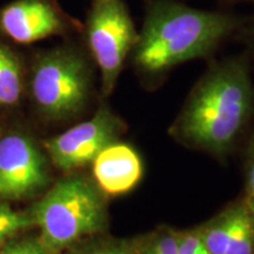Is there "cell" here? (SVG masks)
<instances>
[{
    "label": "cell",
    "mask_w": 254,
    "mask_h": 254,
    "mask_svg": "<svg viewBox=\"0 0 254 254\" xmlns=\"http://www.w3.org/2000/svg\"><path fill=\"white\" fill-rule=\"evenodd\" d=\"M81 254H140L138 240L107 239L88 249Z\"/></svg>",
    "instance_id": "cell-14"
},
{
    "label": "cell",
    "mask_w": 254,
    "mask_h": 254,
    "mask_svg": "<svg viewBox=\"0 0 254 254\" xmlns=\"http://www.w3.org/2000/svg\"><path fill=\"white\" fill-rule=\"evenodd\" d=\"M140 254H178V231L160 227L142 240H138Z\"/></svg>",
    "instance_id": "cell-12"
},
{
    "label": "cell",
    "mask_w": 254,
    "mask_h": 254,
    "mask_svg": "<svg viewBox=\"0 0 254 254\" xmlns=\"http://www.w3.org/2000/svg\"><path fill=\"white\" fill-rule=\"evenodd\" d=\"M32 222L40 230V244L57 253L107 227V206L99 187L82 177L60 180L33 207Z\"/></svg>",
    "instance_id": "cell-3"
},
{
    "label": "cell",
    "mask_w": 254,
    "mask_h": 254,
    "mask_svg": "<svg viewBox=\"0 0 254 254\" xmlns=\"http://www.w3.org/2000/svg\"><path fill=\"white\" fill-rule=\"evenodd\" d=\"M243 201L254 214V135L250 142L245 168V196Z\"/></svg>",
    "instance_id": "cell-16"
},
{
    "label": "cell",
    "mask_w": 254,
    "mask_h": 254,
    "mask_svg": "<svg viewBox=\"0 0 254 254\" xmlns=\"http://www.w3.org/2000/svg\"><path fill=\"white\" fill-rule=\"evenodd\" d=\"M78 26L57 0H15L0 11L1 31L20 44L62 36Z\"/></svg>",
    "instance_id": "cell-7"
},
{
    "label": "cell",
    "mask_w": 254,
    "mask_h": 254,
    "mask_svg": "<svg viewBox=\"0 0 254 254\" xmlns=\"http://www.w3.org/2000/svg\"><path fill=\"white\" fill-rule=\"evenodd\" d=\"M219 1L226 5H234V4L254 5V0H219Z\"/></svg>",
    "instance_id": "cell-18"
},
{
    "label": "cell",
    "mask_w": 254,
    "mask_h": 254,
    "mask_svg": "<svg viewBox=\"0 0 254 254\" xmlns=\"http://www.w3.org/2000/svg\"><path fill=\"white\" fill-rule=\"evenodd\" d=\"M178 254H211L200 237L199 230L178 231Z\"/></svg>",
    "instance_id": "cell-15"
},
{
    "label": "cell",
    "mask_w": 254,
    "mask_h": 254,
    "mask_svg": "<svg viewBox=\"0 0 254 254\" xmlns=\"http://www.w3.org/2000/svg\"><path fill=\"white\" fill-rule=\"evenodd\" d=\"M92 73L85 57L71 46H59L37 58L31 80L32 97L47 118H72L86 106Z\"/></svg>",
    "instance_id": "cell-4"
},
{
    "label": "cell",
    "mask_w": 254,
    "mask_h": 254,
    "mask_svg": "<svg viewBox=\"0 0 254 254\" xmlns=\"http://www.w3.org/2000/svg\"><path fill=\"white\" fill-rule=\"evenodd\" d=\"M122 129L118 117L103 106L91 119L50 139L46 148L53 164L69 172L93 163L105 147L118 141Z\"/></svg>",
    "instance_id": "cell-6"
},
{
    "label": "cell",
    "mask_w": 254,
    "mask_h": 254,
    "mask_svg": "<svg viewBox=\"0 0 254 254\" xmlns=\"http://www.w3.org/2000/svg\"><path fill=\"white\" fill-rule=\"evenodd\" d=\"M240 26V18L231 12L195 8L179 0H145L129 58L142 79L157 80L182 64L213 55Z\"/></svg>",
    "instance_id": "cell-1"
},
{
    "label": "cell",
    "mask_w": 254,
    "mask_h": 254,
    "mask_svg": "<svg viewBox=\"0 0 254 254\" xmlns=\"http://www.w3.org/2000/svg\"><path fill=\"white\" fill-rule=\"evenodd\" d=\"M47 182L46 161L31 139L12 134L0 140V196L24 198Z\"/></svg>",
    "instance_id": "cell-8"
},
{
    "label": "cell",
    "mask_w": 254,
    "mask_h": 254,
    "mask_svg": "<svg viewBox=\"0 0 254 254\" xmlns=\"http://www.w3.org/2000/svg\"><path fill=\"white\" fill-rule=\"evenodd\" d=\"M254 111V84L244 58L214 63L190 90L172 134L182 144L224 157Z\"/></svg>",
    "instance_id": "cell-2"
},
{
    "label": "cell",
    "mask_w": 254,
    "mask_h": 254,
    "mask_svg": "<svg viewBox=\"0 0 254 254\" xmlns=\"http://www.w3.org/2000/svg\"><path fill=\"white\" fill-rule=\"evenodd\" d=\"M1 254H47L39 240H24L8 245Z\"/></svg>",
    "instance_id": "cell-17"
},
{
    "label": "cell",
    "mask_w": 254,
    "mask_h": 254,
    "mask_svg": "<svg viewBox=\"0 0 254 254\" xmlns=\"http://www.w3.org/2000/svg\"><path fill=\"white\" fill-rule=\"evenodd\" d=\"M33 224L31 217L18 213L7 205H0V246L18 231Z\"/></svg>",
    "instance_id": "cell-13"
},
{
    "label": "cell",
    "mask_w": 254,
    "mask_h": 254,
    "mask_svg": "<svg viewBox=\"0 0 254 254\" xmlns=\"http://www.w3.org/2000/svg\"><path fill=\"white\" fill-rule=\"evenodd\" d=\"M85 34L100 71L101 92L109 97L138 40L139 31L125 0H91Z\"/></svg>",
    "instance_id": "cell-5"
},
{
    "label": "cell",
    "mask_w": 254,
    "mask_h": 254,
    "mask_svg": "<svg viewBox=\"0 0 254 254\" xmlns=\"http://www.w3.org/2000/svg\"><path fill=\"white\" fill-rule=\"evenodd\" d=\"M251 38H252V40H253V45H254V19H253L252 26H251Z\"/></svg>",
    "instance_id": "cell-19"
},
{
    "label": "cell",
    "mask_w": 254,
    "mask_h": 254,
    "mask_svg": "<svg viewBox=\"0 0 254 254\" xmlns=\"http://www.w3.org/2000/svg\"><path fill=\"white\" fill-rule=\"evenodd\" d=\"M92 164L95 185L106 195L131 192L144 176L140 155L125 142L116 141L105 147Z\"/></svg>",
    "instance_id": "cell-10"
},
{
    "label": "cell",
    "mask_w": 254,
    "mask_h": 254,
    "mask_svg": "<svg viewBox=\"0 0 254 254\" xmlns=\"http://www.w3.org/2000/svg\"><path fill=\"white\" fill-rule=\"evenodd\" d=\"M21 88L20 64L14 53L0 43V104L14 105L20 98Z\"/></svg>",
    "instance_id": "cell-11"
},
{
    "label": "cell",
    "mask_w": 254,
    "mask_h": 254,
    "mask_svg": "<svg viewBox=\"0 0 254 254\" xmlns=\"http://www.w3.org/2000/svg\"><path fill=\"white\" fill-rule=\"evenodd\" d=\"M198 230L211 254H254V214L243 200Z\"/></svg>",
    "instance_id": "cell-9"
}]
</instances>
